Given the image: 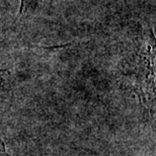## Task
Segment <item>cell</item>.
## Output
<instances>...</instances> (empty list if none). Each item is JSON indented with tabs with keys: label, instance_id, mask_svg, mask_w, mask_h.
Instances as JSON below:
<instances>
[{
	"label": "cell",
	"instance_id": "obj_2",
	"mask_svg": "<svg viewBox=\"0 0 156 156\" xmlns=\"http://www.w3.org/2000/svg\"><path fill=\"white\" fill-rule=\"evenodd\" d=\"M30 0H20V12H18V16L21 17V15L24 13L27 9V5L29 4Z\"/></svg>",
	"mask_w": 156,
	"mask_h": 156
},
{
	"label": "cell",
	"instance_id": "obj_1",
	"mask_svg": "<svg viewBox=\"0 0 156 156\" xmlns=\"http://www.w3.org/2000/svg\"><path fill=\"white\" fill-rule=\"evenodd\" d=\"M134 71L135 88L145 102L154 101V38L149 36L139 49Z\"/></svg>",
	"mask_w": 156,
	"mask_h": 156
},
{
	"label": "cell",
	"instance_id": "obj_3",
	"mask_svg": "<svg viewBox=\"0 0 156 156\" xmlns=\"http://www.w3.org/2000/svg\"><path fill=\"white\" fill-rule=\"evenodd\" d=\"M0 156H10L7 152H6L4 142L2 141V139L0 138Z\"/></svg>",
	"mask_w": 156,
	"mask_h": 156
}]
</instances>
